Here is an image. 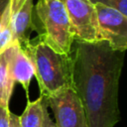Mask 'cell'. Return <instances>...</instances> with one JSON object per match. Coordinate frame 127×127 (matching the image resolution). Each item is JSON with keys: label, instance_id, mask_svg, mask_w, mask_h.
Listing matches in <instances>:
<instances>
[{"label": "cell", "instance_id": "1", "mask_svg": "<svg viewBox=\"0 0 127 127\" xmlns=\"http://www.w3.org/2000/svg\"><path fill=\"white\" fill-rule=\"evenodd\" d=\"M124 52L105 41H73L71 88L84 109L88 127H114L120 120L119 80Z\"/></svg>", "mask_w": 127, "mask_h": 127}, {"label": "cell", "instance_id": "2", "mask_svg": "<svg viewBox=\"0 0 127 127\" xmlns=\"http://www.w3.org/2000/svg\"><path fill=\"white\" fill-rule=\"evenodd\" d=\"M19 46L33 64L40 96L47 97L64 88L71 87L69 55L55 52L37 37L29 39Z\"/></svg>", "mask_w": 127, "mask_h": 127}, {"label": "cell", "instance_id": "3", "mask_svg": "<svg viewBox=\"0 0 127 127\" xmlns=\"http://www.w3.org/2000/svg\"><path fill=\"white\" fill-rule=\"evenodd\" d=\"M32 31L55 52L68 56L73 34L63 0H38L33 8Z\"/></svg>", "mask_w": 127, "mask_h": 127}, {"label": "cell", "instance_id": "4", "mask_svg": "<svg viewBox=\"0 0 127 127\" xmlns=\"http://www.w3.org/2000/svg\"><path fill=\"white\" fill-rule=\"evenodd\" d=\"M56 119V127H88L82 104L71 87L44 97Z\"/></svg>", "mask_w": 127, "mask_h": 127}, {"label": "cell", "instance_id": "5", "mask_svg": "<svg viewBox=\"0 0 127 127\" xmlns=\"http://www.w3.org/2000/svg\"><path fill=\"white\" fill-rule=\"evenodd\" d=\"M70 22L73 40L97 41L98 21L95 6L89 0H63Z\"/></svg>", "mask_w": 127, "mask_h": 127}, {"label": "cell", "instance_id": "6", "mask_svg": "<svg viewBox=\"0 0 127 127\" xmlns=\"http://www.w3.org/2000/svg\"><path fill=\"white\" fill-rule=\"evenodd\" d=\"M97 13V41H105L116 51L127 49V16L102 4H94Z\"/></svg>", "mask_w": 127, "mask_h": 127}, {"label": "cell", "instance_id": "7", "mask_svg": "<svg viewBox=\"0 0 127 127\" xmlns=\"http://www.w3.org/2000/svg\"><path fill=\"white\" fill-rule=\"evenodd\" d=\"M9 7L14 42L22 45L31 39L33 0H9Z\"/></svg>", "mask_w": 127, "mask_h": 127}, {"label": "cell", "instance_id": "8", "mask_svg": "<svg viewBox=\"0 0 127 127\" xmlns=\"http://www.w3.org/2000/svg\"><path fill=\"white\" fill-rule=\"evenodd\" d=\"M15 43L0 54V107L9 108L15 81L12 73V59L15 52Z\"/></svg>", "mask_w": 127, "mask_h": 127}, {"label": "cell", "instance_id": "9", "mask_svg": "<svg viewBox=\"0 0 127 127\" xmlns=\"http://www.w3.org/2000/svg\"><path fill=\"white\" fill-rule=\"evenodd\" d=\"M12 73L14 81L22 85L26 93V98L29 99V87L34 76V67L31 61L24 54L18 44L16 45L12 59Z\"/></svg>", "mask_w": 127, "mask_h": 127}, {"label": "cell", "instance_id": "10", "mask_svg": "<svg viewBox=\"0 0 127 127\" xmlns=\"http://www.w3.org/2000/svg\"><path fill=\"white\" fill-rule=\"evenodd\" d=\"M48 109L43 96L34 101L27 99V105L23 113L19 116L20 127H42L44 113Z\"/></svg>", "mask_w": 127, "mask_h": 127}, {"label": "cell", "instance_id": "11", "mask_svg": "<svg viewBox=\"0 0 127 127\" xmlns=\"http://www.w3.org/2000/svg\"><path fill=\"white\" fill-rule=\"evenodd\" d=\"M15 44L10 18V7L7 4L0 19V54L9 46Z\"/></svg>", "mask_w": 127, "mask_h": 127}, {"label": "cell", "instance_id": "12", "mask_svg": "<svg viewBox=\"0 0 127 127\" xmlns=\"http://www.w3.org/2000/svg\"><path fill=\"white\" fill-rule=\"evenodd\" d=\"M93 4H102L127 16V0H89Z\"/></svg>", "mask_w": 127, "mask_h": 127}, {"label": "cell", "instance_id": "13", "mask_svg": "<svg viewBox=\"0 0 127 127\" xmlns=\"http://www.w3.org/2000/svg\"><path fill=\"white\" fill-rule=\"evenodd\" d=\"M9 108L0 107V127H9Z\"/></svg>", "mask_w": 127, "mask_h": 127}, {"label": "cell", "instance_id": "14", "mask_svg": "<svg viewBox=\"0 0 127 127\" xmlns=\"http://www.w3.org/2000/svg\"><path fill=\"white\" fill-rule=\"evenodd\" d=\"M42 127H56L55 122L52 120V118H51V116H50V114L48 112V109L44 113V120H43Z\"/></svg>", "mask_w": 127, "mask_h": 127}, {"label": "cell", "instance_id": "15", "mask_svg": "<svg viewBox=\"0 0 127 127\" xmlns=\"http://www.w3.org/2000/svg\"><path fill=\"white\" fill-rule=\"evenodd\" d=\"M9 127H20L19 116L13 112H9Z\"/></svg>", "mask_w": 127, "mask_h": 127}, {"label": "cell", "instance_id": "16", "mask_svg": "<svg viewBox=\"0 0 127 127\" xmlns=\"http://www.w3.org/2000/svg\"><path fill=\"white\" fill-rule=\"evenodd\" d=\"M8 3H9V0H0V19Z\"/></svg>", "mask_w": 127, "mask_h": 127}]
</instances>
